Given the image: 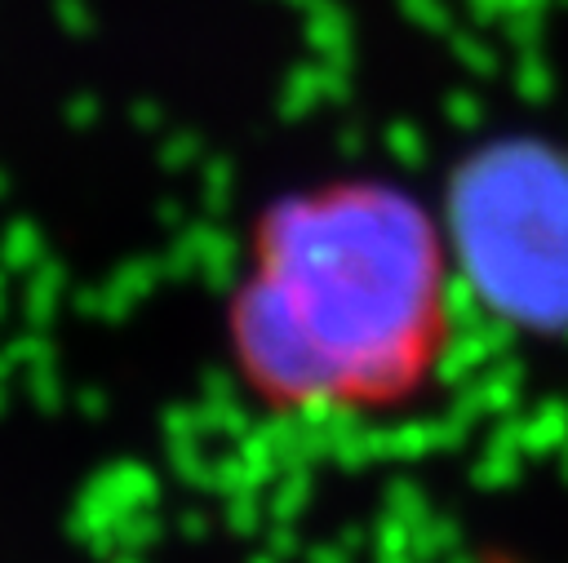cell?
<instances>
[{
    "mask_svg": "<svg viewBox=\"0 0 568 563\" xmlns=\"http://www.w3.org/2000/svg\"><path fill=\"white\" fill-rule=\"evenodd\" d=\"M453 337V239L408 186L315 177L244 226L222 341L253 408L288 421L404 417L435 395Z\"/></svg>",
    "mask_w": 568,
    "mask_h": 563,
    "instance_id": "cell-1",
    "label": "cell"
}]
</instances>
